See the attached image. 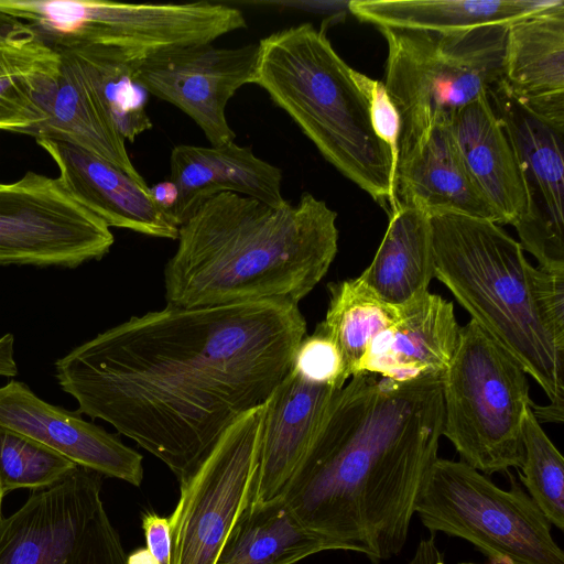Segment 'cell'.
<instances>
[{"instance_id": "6da1fadb", "label": "cell", "mask_w": 564, "mask_h": 564, "mask_svg": "<svg viewBox=\"0 0 564 564\" xmlns=\"http://www.w3.org/2000/svg\"><path fill=\"white\" fill-rule=\"evenodd\" d=\"M305 335L288 301L166 305L75 347L55 361V378L78 413L106 421L181 480L268 400Z\"/></svg>"}, {"instance_id": "7a4b0ae2", "label": "cell", "mask_w": 564, "mask_h": 564, "mask_svg": "<svg viewBox=\"0 0 564 564\" xmlns=\"http://www.w3.org/2000/svg\"><path fill=\"white\" fill-rule=\"evenodd\" d=\"M442 380L361 371L334 394L280 495L304 527L372 564L401 553L437 458Z\"/></svg>"}, {"instance_id": "3957f363", "label": "cell", "mask_w": 564, "mask_h": 564, "mask_svg": "<svg viewBox=\"0 0 564 564\" xmlns=\"http://www.w3.org/2000/svg\"><path fill=\"white\" fill-rule=\"evenodd\" d=\"M336 219L310 193L279 206L235 192L207 198L178 228L163 273L166 305L299 304L336 257Z\"/></svg>"}, {"instance_id": "277c9868", "label": "cell", "mask_w": 564, "mask_h": 564, "mask_svg": "<svg viewBox=\"0 0 564 564\" xmlns=\"http://www.w3.org/2000/svg\"><path fill=\"white\" fill-rule=\"evenodd\" d=\"M434 278L543 389L539 422L563 421L564 273L533 267L500 225L430 212ZM534 412V413H538Z\"/></svg>"}, {"instance_id": "5b68a950", "label": "cell", "mask_w": 564, "mask_h": 564, "mask_svg": "<svg viewBox=\"0 0 564 564\" xmlns=\"http://www.w3.org/2000/svg\"><path fill=\"white\" fill-rule=\"evenodd\" d=\"M253 84L323 158L383 207H394L395 160L375 132L367 96L323 30L293 25L259 43Z\"/></svg>"}, {"instance_id": "8992f818", "label": "cell", "mask_w": 564, "mask_h": 564, "mask_svg": "<svg viewBox=\"0 0 564 564\" xmlns=\"http://www.w3.org/2000/svg\"><path fill=\"white\" fill-rule=\"evenodd\" d=\"M508 24L452 32L379 28L388 44L383 84L400 117L397 165L501 79Z\"/></svg>"}, {"instance_id": "52a82bcc", "label": "cell", "mask_w": 564, "mask_h": 564, "mask_svg": "<svg viewBox=\"0 0 564 564\" xmlns=\"http://www.w3.org/2000/svg\"><path fill=\"white\" fill-rule=\"evenodd\" d=\"M0 12L26 23L57 52L84 50L135 68L161 53L209 44L240 28L235 8L205 1L0 0Z\"/></svg>"}, {"instance_id": "ba28073f", "label": "cell", "mask_w": 564, "mask_h": 564, "mask_svg": "<svg viewBox=\"0 0 564 564\" xmlns=\"http://www.w3.org/2000/svg\"><path fill=\"white\" fill-rule=\"evenodd\" d=\"M442 393V435L463 463L486 476L521 467L523 420L534 406L527 373L473 319L459 327Z\"/></svg>"}, {"instance_id": "9c48e42d", "label": "cell", "mask_w": 564, "mask_h": 564, "mask_svg": "<svg viewBox=\"0 0 564 564\" xmlns=\"http://www.w3.org/2000/svg\"><path fill=\"white\" fill-rule=\"evenodd\" d=\"M415 513L429 531L468 541L490 564H564L552 524L513 478L505 490L462 460L437 457Z\"/></svg>"}, {"instance_id": "30bf717a", "label": "cell", "mask_w": 564, "mask_h": 564, "mask_svg": "<svg viewBox=\"0 0 564 564\" xmlns=\"http://www.w3.org/2000/svg\"><path fill=\"white\" fill-rule=\"evenodd\" d=\"M264 415L265 402L240 415L180 480V498L169 518L171 564H215L252 502Z\"/></svg>"}, {"instance_id": "8fae6325", "label": "cell", "mask_w": 564, "mask_h": 564, "mask_svg": "<svg viewBox=\"0 0 564 564\" xmlns=\"http://www.w3.org/2000/svg\"><path fill=\"white\" fill-rule=\"evenodd\" d=\"M101 477L77 466L56 485L32 491L0 522V564H127L101 500Z\"/></svg>"}, {"instance_id": "7c38bea8", "label": "cell", "mask_w": 564, "mask_h": 564, "mask_svg": "<svg viewBox=\"0 0 564 564\" xmlns=\"http://www.w3.org/2000/svg\"><path fill=\"white\" fill-rule=\"evenodd\" d=\"M110 228L77 203L58 177L28 172L0 183V264L74 269L105 257Z\"/></svg>"}, {"instance_id": "4fadbf2b", "label": "cell", "mask_w": 564, "mask_h": 564, "mask_svg": "<svg viewBox=\"0 0 564 564\" xmlns=\"http://www.w3.org/2000/svg\"><path fill=\"white\" fill-rule=\"evenodd\" d=\"M509 138L525 194V212L513 226L523 250L539 267L564 273V126L518 102L501 80L488 89Z\"/></svg>"}, {"instance_id": "5bb4252c", "label": "cell", "mask_w": 564, "mask_h": 564, "mask_svg": "<svg viewBox=\"0 0 564 564\" xmlns=\"http://www.w3.org/2000/svg\"><path fill=\"white\" fill-rule=\"evenodd\" d=\"M258 44L235 48L194 45L155 55L134 70L149 95L186 113L212 147L232 142L226 107L239 88L253 84Z\"/></svg>"}, {"instance_id": "9a60e30c", "label": "cell", "mask_w": 564, "mask_h": 564, "mask_svg": "<svg viewBox=\"0 0 564 564\" xmlns=\"http://www.w3.org/2000/svg\"><path fill=\"white\" fill-rule=\"evenodd\" d=\"M0 425L24 434L101 476L133 486L143 479V456L116 434L39 398L28 384L0 387Z\"/></svg>"}, {"instance_id": "2e32d148", "label": "cell", "mask_w": 564, "mask_h": 564, "mask_svg": "<svg viewBox=\"0 0 564 564\" xmlns=\"http://www.w3.org/2000/svg\"><path fill=\"white\" fill-rule=\"evenodd\" d=\"M37 144L58 169V180L68 194L109 228L177 239L175 218L153 200L144 180H137L72 143L36 138Z\"/></svg>"}, {"instance_id": "e0dca14e", "label": "cell", "mask_w": 564, "mask_h": 564, "mask_svg": "<svg viewBox=\"0 0 564 564\" xmlns=\"http://www.w3.org/2000/svg\"><path fill=\"white\" fill-rule=\"evenodd\" d=\"M501 83L524 108L564 126V1L508 24Z\"/></svg>"}, {"instance_id": "ac0fdd59", "label": "cell", "mask_w": 564, "mask_h": 564, "mask_svg": "<svg viewBox=\"0 0 564 564\" xmlns=\"http://www.w3.org/2000/svg\"><path fill=\"white\" fill-rule=\"evenodd\" d=\"M458 332L453 303L426 292L402 306L397 321L372 338L358 372L395 381L443 378Z\"/></svg>"}, {"instance_id": "d6986e66", "label": "cell", "mask_w": 564, "mask_h": 564, "mask_svg": "<svg viewBox=\"0 0 564 564\" xmlns=\"http://www.w3.org/2000/svg\"><path fill=\"white\" fill-rule=\"evenodd\" d=\"M339 389L310 382L292 368L265 401L259 470L252 502L281 495Z\"/></svg>"}, {"instance_id": "ffe728a7", "label": "cell", "mask_w": 564, "mask_h": 564, "mask_svg": "<svg viewBox=\"0 0 564 564\" xmlns=\"http://www.w3.org/2000/svg\"><path fill=\"white\" fill-rule=\"evenodd\" d=\"M177 188L172 212L181 226L207 198L235 192L279 206L282 172L235 141L218 147L176 145L170 158V178Z\"/></svg>"}, {"instance_id": "44dd1931", "label": "cell", "mask_w": 564, "mask_h": 564, "mask_svg": "<svg viewBox=\"0 0 564 564\" xmlns=\"http://www.w3.org/2000/svg\"><path fill=\"white\" fill-rule=\"evenodd\" d=\"M58 53L59 75L46 118L31 134L35 139L48 138L72 143L131 177L144 180L132 164L126 140L108 116L84 59L70 51Z\"/></svg>"}, {"instance_id": "7402d4cb", "label": "cell", "mask_w": 564, "mask_h": 564, "mask_svg": "<svg viewBox=\"0 0 564 564\" xmlns=\"http://www.w3.org/2000/svg\"><path fill=\"white\" fill-rule=\"evenodd\" d=\"M449 129L467 173L499 225L514 226L524 215L525 194L513 149L488 93L460 109Z\"/></svg>"}, {"instance_id": "603a6c76", "label": "cell", "mask_w": 564, "mask_h": 564, "mask_svg": "<svg viewBox=\"0 0 564 564\" xmlns=\"http://www.w3.org/2000/svg\"><path fill=\"white\" fill-rule=\"evenodd\" d=\"M393 192V209L452 212L499 225L498 215L467 173L449 126L435 127L424 144L397 165Z\"/></svg>"}, {"instance_id": "cb8c5ba5", "label": "cell", "mask_w": 564, "mask_h": 564, "mask_svg": "<svg viewBox=\"0 0 564 564\" xmlns=\"http://www.w3.org/2000/svg\"><path fill=\"white\" fill-rule=\"evenodd\" d=\"M383 239L360 280L382 301L402 307L429 292L434 253L429 214L395 207Z\"/></svg>"}, {"instance_id": "d4e9b609", "label": "cell", "mask_w": 564, "mask_h": 564, "mask_svg": "<svg viewBox=\"0 0 564 564\" xmlns=\"http://www.w3.org/2000/svg\"><path fill=\"white\" fill-rule=\"evenodd\" d=\"M343 545L304 527L281 496L253 502L239 516L215 564H296Z\"/></svg>"}, {"instance_id": "484cf974", "label": "cell", "mask_w": 564, "mask_h": 564, "mask_svg": "<svg viewBox=\"0 0 564 564\" xmlns=\"http://www.w3.org/2000/svg\"><path fill=\"white\" fill-rule=\"evenodd\" d=\"M61 56L33 31L0 37V129L29 133L46 118Z\"/></svg>"}, {"instance_id": "4316f807", "label": "cell", "mask_w": 564, "mask_h": 564, "mask_svg": "<svg viewBox=\"0 0 564 564\" xmlns=\"http://www.w3.org/2000/svg\"><path fill=\"white\" fill-rule=\"evenodd\" d=\"M553 0H352L349 11L378 28L433 32L505 24L549 7Z\"/></svg>"}, {"instance_id": "83f0119b", "label": "cell", "mask_w": 564, "mask_h": 564, "mask_svg": "<svg viewBox=\"0 0 564 564\" xmlns=\"http://www.w3.org/2000/svg\"><path fill=\"white\" fill-rule=\"evenodd\" d=\"M329 303L321 326L337 346L347 380L359 371L372 338L400 316L401 307L378 297L359 276L328 284Z\"/></svg>"}, {"instance_id": "f1b7e54d", "label": "cell", "mask_w": 564, "mask_h": 564, "mask_svg": "<svg viewBox=\"0 0 564 564\" xmlns=\"http://www.w3.org/2000/svg\"><path fill=\"white\" fill-rule=\"evenodd\" d=\"M520 480L552 525L564 530V458L540 425L533 409L522 425Z\"/></svg>"}, {"instance_id": "f546056e", "label": "cell", "mask_w": 564, "mask_h": 564, "mask_svg": "<svg viewBox=\"0 0 564 564\" xmlns=\"http://www.w3.org/2000/svg\"><path fill=\"white\" fill-rule=\"evenodd\" d=\"M70 52L86 63L108 116L126 141L134 142L153 127L147 112L149 94L137 82L135 67L88 52Z\"/></svg>"}, {"instance_id": "4dcf8cb0", "label": "cell", "mask_w": 564, "mask_h": 564, "mask_svg": "<svg viewBox=\"0 0 564 564\" xmlns=\"http://www.w3.org/2000/svg\"><path fill=\"white\" fill-rule=\"evenodd\" d=\"M77 465L44 444L0 425V486L4 494L26 488L47 489Z\"/></svg>"}, {"instance_id": "1f68e13d", "label": "cell", "mask_w": 564, "mask_h": 564, "mask_svg": "<svg viewBox=\"0 0 564 564\" xmlns=\"http://www.w3.org/2000/svg\"><path fill=\"white\" fill-rule=\"evenodd\" d=\"M292 369L313 383L335 389L346 384L339 350L319 323L314 333L305 335L296 347Z\"/></svg>"}, {"instance_id": "d6a6232c", "label": "cell", "mask_w": 564, "mask_h": 564, "mask_svg": "<svg viewBox=\"0 0 564 564\" xmlns=\"http://www.w3.org/2000/svg\"><path fill=\"white\" fill-rule=\"evenodd\" d=\"M352 77L367 96L373 130L390 147L397 167L400 117L387 93L384 84L369 78L355 69H352Z\"/></svg>"}, {"instance_id": "836d02e7", "label": "cell", "mask_w": 564, "mask_h": 564, "mask_svg": "<svg viewBox=\"0 0 564 564\" xmlns=\"http://www.w3.org/2000/svg\"><path fill=\"white\" fill-rule=\"evenodd\" d=\"M142 529L147 550L156 564H171V539L169 518L152 511L142 513Z\"/></svg>"}, {"instance_id": "e575fe53", "label": "cell", "mask_w": 564, "mask_h": 564, "mask_svg": "<svg viewBox=\"0 0 564 564\" xmlns=\"http://www.w3.org/2000/svg\"><path fill=\"white\" fill-rule=\"evenodd\" d=\"M149 187L155 204L172 215L177 202V188L174 183L167 180Z\"/></svg>"}, {"instance_id": "d590c367", "label": "cell", "mask_w": 564, "mask_h": 564, "mask_svg": "<svg viewBox=\"0 0 564 564\" xmlns=\"http://www.w3.org/2000/svg\"><path fill=\"white\" fill-rule=\"evenodd\" d=\"M14 337L11 333L0 337V376L14 377L18 375V366L14 360Z\"/></svg>"}, {"instance_id": "8d00e7d4", "label": "cell", "mask_w": 564, "mask_h": 564, "mask_svg": "<svg viewBox=\"0 0 564 564\" xmlns=\"http://www.w3.org/2000/svg\"><path fill=\"white\" fill-rule=\"evenodd\" d=\"M409 564H445L444 556L433 542L417 544Z\"/></svg>"}, {"instance_id": "74e56055", "label": "cell", "mask_w": 564, "mask_h": 564, "mask_svg": "<svg viewBox=\"0 0 564 564\" xmlns=\"http://www.w3.org/2000/svg\"><path fill=\"white\" fill-rule=\"evenodd\" d=\"M32 29L24 22L0 12V37L24 34Z\"/></svg>"}, {"instance_id": "f35d334b", "label": "cell", "mask_w": 564, "mask_h": 564, "mask_svg": "<svg viewBox=\"0 0 564 564\" xmlns=\"http://www.w3.org/2000/svg\"><path fill=\"white\" fill-rule=\"evenodd\" d=\"M127 564H156L147 547L138 549L127 555Z\"/></svg>"}, {"instance_id": "ab89813d", "label": "cell", "mask_w": 564, "mask_h": 564, "mask_svg": "<svg viewBox=\"0 0 564 564\" xmlns=\"http://www.w3.org/2000/svg\"><path fill=\"white\" fill-rule=\"evenodd\" d=\"M3 497H4V494H3L2 489H1V486H0V522H1L2 518H3L2 517V511H1Z\"/></svg>"}, {"instance_id": "60d3db41", "label": "cell", "mask_w": 564, "mask_h": 564, "mask_svg": "<svg viewBox=\"0 0 564 564\" xmlns=\"http://www.w3.org/2000/svg\"><path fill=\"white\" fill-rule=\"evenodd\" d=\"M459 564H478V563H473V562H463V563H459Z\"/></svg>"}]
</instances>
